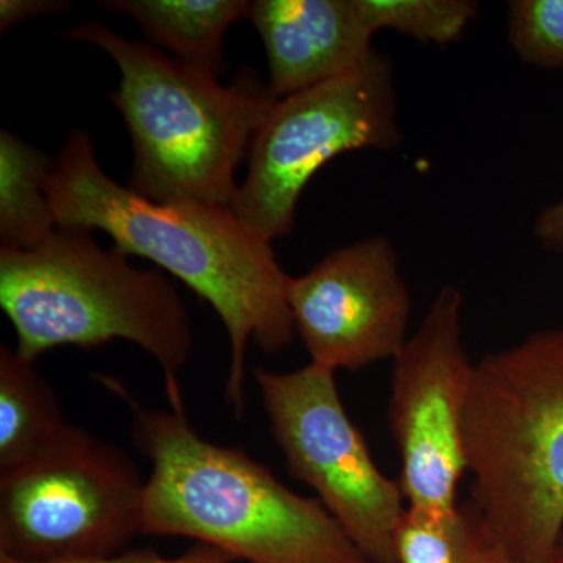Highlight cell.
I'll list each match as a JSON object with an SVG mask.
<instances>
[{
	"label": "cell",
	"instance_id": "1",
	"mask_svg": "<svg viewBox=\"0 0 563 563\" xmlns=\"http://www.w3.org/2000/svg\"><path fill=\"white\" fill-rule=\"evenodd\" d=\"M46 190L58 225L106 232L114 250L157 263L213 307L231 344L225 399L242 415L247 346L282 351L296 333L288 303L291 277L272 242L231 207L155 202L136 195L103 172L84 131L69 133Z\"/></svg>",
	"mask_w": 563,
	"mask_h": 563
},
{
	"label": "cell",
	"instance_id": "2",
	"mask_svg": "<svg viewBox=\"0 0 563 563\" xmlns=\"http://www.w3.org/2000/svg\"><path fill=\"white\" fill-rule=\"evenodd\" d=\"M132 407V437L151 462L141 532L181 537L244 563H372L318 499L285 487L240 448L202 439L181 404Z\"/></svg>",
	"mask_w": 563,
	"mask_h": 563
},
{
	"label": "cell",
	"instance_id": "3",
	"mask_svg": "<svg viewBox=\"0 0 563 563\" xmlns=\"http://www.w3.org/2000/svg\"><path fill=\"white\" fill-rule=\"evenodd\" d=\"M473 512L525 563H548L563 532V329L476 363L463 420Z\"/></svg>",
	"mask_w": 563,
	"mask_h": 563
},
{
	"label": "cell",
	"instance_id": "4",
	"mask_svg": "<svg viewBox=\"0 0 563 563\" xmlns=\"http://www.w3.org/2000/svg\"><path fill=\"white\" fill-rule=\"evenodd\" d=\"M60 35L101 47L120 69V88L110 101L131 133L128 187L155 202L231 207L236 168L274 102L268 88L247 76L222 87L217 74L124 38L101 22Z\"/></svg>",
	"mask_w": 563,
	"mask_h": 563
},
{
	"label": "cell",
	"instance_id": "5",
	"mask_svg": "<svg viewBox=\"0 0 563 563\" xmlns=\"http://www.w3.org/2000/svg\"><path fill=\"white\" fill-rule=\"evenodd\" d=\"M0 307L22 357L35 362L55 347L125 340L158 363L169 402L181 401L177 376L195 342L176 285L103 250L88 229L58 225L33 250L0 247Z\"/></svg>",
	"mask_w": 563,
	"mask_h": 563
},
{
	"label": "cell",
	"instance_id": "6",
	"mask_svg": "<svg viewBox=\"0 0 563 563\" xmlns=\"http://www.w3.org/2000/svg\"><path fill=\"white\" fill-rule=\"evenodd\" d=\"M144 493L131 455L68 422L0 472V555L55 562L118 554L143 533Z\"/></svg>",
	"mask_w": 563,
	"mask_h": 563
},
{
	"label": "cell",
	"instance_id": "7",
	"mask_svg": "<svg viewBox=\"0 0 563 563\" xmlns=\"http://www.w3.org/2000/svg\"><path fill=\"white\" fill-rule=\"evenodd\" d=\"M390 58L374 54L346 76L274 101L250 146L231 210L262 239L291 233L314 174L344 152L401 144Z\"/></svg>",
	"mask_w": 563,
	"mask_h": 563
},
{
	"label": "cell",
	"instance_id": "8",
	"mask_svg": "<svg viewBox=\"0 0 563 563\" xmlns=\"http://www.w3.org/2000/svg\"><path fill=\"white\" fill-rule=\"evenodd\" d=\"M254 379L292 476L313 488L369 562L398 563L401 484L374 462L344 409L335 373L309 363L287 373L255 368Z\"/></svg>",
	"mask_w": 563,
	"mask_h": 563
},
{
	"label": "cell",
	"instance_id": "9",
	"mask_svg": "<svg viewBox=\"0 0 563 563\" xmlns=\"http://www.w3.org/2000/svg\"><path fill=\"white\" fill-rule=\"evenodd\" d=\"M463 292L444 285L393 361L390 426L401 455L404 498L432 515L459 509L466 472L463 420L474 368L463 343Z\"/></svg>",
	"mask_w": 563,
	"mask_h": 563
},
{
	"label": "cell",
	"instance_id": "10",
	"mask_svg": "<svg viewBox=\"0 0 563 563\" xmlns=\"http://www.w3.org/2000/svg\"><path fill=\"white\" fill-rule=\"evenodd\" d=\"M288 303L310 363L333 373L395 361L409 340L412 296L385 236L340 247L291 277Z\"/></svg>",
	"mask_w": 563,
	"mask_h": 563
},
{
	"label": "cell",
	"instance_id": "11",
	"mask_svg": "<svg viewBox=\"0 0 563 563\" xmlns=\"http://www.w3.org/2000/svg\"><path fill=\"white\" fill-rule=\"evenodd\" d=\"M247 20L265 46L274 101L346 76L376 54L355 0H257Z\"/></svg>",
	"mask_w": 563,
	"mask_h": 563
},
{
	"label": "cell",
	"instance_id": "12",
	"mask_svg": "<svg viewBox=\"0 0 563 563\" xmlns=\"http://www.w3.org/2000/svg\"><path fill=\"white\" fill-rule=\"evenodd\" d=\"M96 5L131 18L152 43L220 76L224 70L222 40L243 18L251 2L244 0H101Z\"/></svg>",
	"mask_w": 563,
	"mask_h": 563
},
{
	"label": "cell",
	"instance_id": "13",
	"mask_svg": "<svg viewBox=\"0 0 563 563\" xmlns=\"http://www.w3.org/2000/svg\"><path fill=\"white\" fill-rule=\"evenodd\" d=\"M68 426L35 362L0 347V472L20 465Z\"/></svg>",
	"mask_w": 563,
	"mask_h": 563
},
{
	"label": "cell",
	"instance_id": "14",
	"mask_svg": "<svg viewBox=\"0 0 563 563\" xmlns=\"http://www.w3.org/2000/svg\"><path fill=\"white\" fill-rule=\"evenodd\" d=\"M54 162L9 131L0 133V242L7 250L38 246L55 229L46 185Z\"/></svg>",
	"mask_w": 563,
	"mask_h": 563
},
{
	"label": "cell",
	"instance_id": "15",
	"mask_svg": "<svg viewBox=\"0 0 563 563\" xmlns=\"http://www.w3.org/2000/svg\"><path fill=\"white\" fill-rule=\"evenodd\" d=\"M355 5L373 35L391 29L442 47L457 43L479 14L472 0H355Z\"/></svg>",
	"mask_w": 563,
	"mask_h": 563
},
{
	"label": "cell",
	"instance_id": "16",
	"mask_svg": "<svg viewBox=\"0 0 563 563\" xmlns=\"http://www.w3.org/2000/svg\"><path fill=\"white\" fill-rule=\"evenodd\" d=\"M477 525L473 509L432 515L406 507L396 528L398 563H473Z\"/></svg>",
	"mask_w": 563,
	"mask_h": 563
},
{
	"label": "cell",
	"instance_id": "17",
	"mask_svg": "<svg viewBox=\"0 0 563 563\" xmlns=\"http://www.w3.org/2000/svg\"><path fill=\"white\" fill-rule=\"evenodd\" d=\"M507 38L521 60L563 68V0H512Z\"/></svg>",
	"mask_w": 563,
	"mask_h": 563
},
{
	"label": "cell",
	"instance_id": "18",
	"mask_svg": "<svg viewBox=\"0 0 563 563\" xmlns=\"http://www.w3.org/2000/svg\"><path fill=\"white\" fill-rule=\"evenodd\" d=\"M0 563H236L231 555L222 553L217 548L207 544H196L195 548L179 555H162L154 551H131V553H118L103 555V558L73 559V561L55 562H24L16 559L0 555Z\"/></svg>",
	"mask_w": 563,
	"mask_h": 563
},
{
	"label": "cell",
	"instance_id": "19",
	"mask_svg": "<svg viewBox=\"0 0 563 563\" xmlns=\"http://www.w3.org/2000/svg\"><path fill=\"white\" fill-rule=\"evenodd\" d=\"M70 7L66 0H2L0 2V32L9 31L20 22L60 13Z\"/></svg>",
	"mask_w": 563,
	"mask_h": 563
},
{
	"label": "cell",
	"instance_id": "20",
	"mask_svg": "<svg viewBox=\"0 0 563 563\" xmlns=\"http://www.w3.org/2000/svg\"><path fill=\"white\" fill-rule=\"evenodd\" d=\"M533 233L548 250L563 252V201L547 207L540 213Z\"/></svg>",
	"mask_w": 563,
	"mask_h": 563
},
{
	"label": "cell",
	"instance_id": "21",
	"mask_svg": "<svg viewBox=\"0 0 563 563\" xmlns=\"http://www.w3.org/2000/svg\"><path fill=\"white\" fill-rule=\"evenodd\" d=\"M479 525V523H477ZM473 563H525L518 561L512 554L507 553L503 547L498 543L493 542L485 536L483 529L479 526V532H477L476 551H474Z\"/></svg>",
	"mask_w": 563,
	"mask_h": 563
},
{
	"label": "cell",
	"instance_id": "22",
	"mask_svg": "<svg viewBox=\"0 0 563 563\" xmlns=\"http://www.w3.org/2000/svg\"><path fill=\"white\" fill-rule=\"evenodd\" d=\"M548 563H563V532L561 540H559L558 548H555L553 558H551V561Z\"/></svg>",
	"mask_w": 563,
	"mask_h": 563
}]
</instances>
